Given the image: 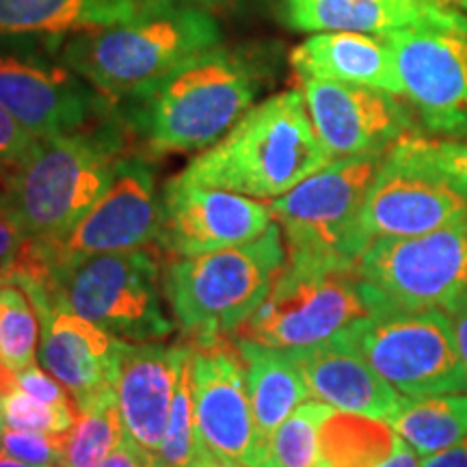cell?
<instances>
[{
    "instance_id": "obj_15",
    "label": "cell",
    "mask_w": 467,
    "mask_h": 467,
    "mask_svg": "<svg viewBox=\"0 0 467 467\" xmlns=\"http://www.w3.org/2000/svg\"><path fill=\"white\" fill-rule=\"evenodd\" d=\"M161 191L150 156L128 150L107 192L67 234L50 243L28 241L52 273L69 262L115 251L143 249L156 241Z\"/></svg>"
},
{
    "instance_id": "obj_27",
    "label": "cell",
    "mask_w": 467,
    "mask_h": 467,
    "mask_svg": "<svg viewBox=\"0 0 467 467\" xmlns=\"http://www.w3.org/2000/svg\"><path fill=\"white\" fill-rule=\"evenodd\" d=\"M78 420L61 440V467H100L104 459L124 441L115 388L78 405Z\"/></svg>"
},
{
    "instance_id": "obj_26",
    "label": "cell",
    "mask_w": 467,
    "mask_h": 467,
    "mask_svg": "<svg viewBox=\"0 0 467 467\" xmlns=\"http://www.w3.org/2000/svg\"><path fill=\"white\" fill-rule=\"evenodd\" d=\"M394 426L385 420L331 409L320 429V446L329 467H375L400 446Z\"/></svg>"
},
{
    "instance_id": "obj_13",
    "label": "cell",
    "mask_w": 467,
    "mask_h": 467,
    "mask_svg": "<svg viewBox=\"0 0 467 467\" xmlns=\"http://www.w3.org/2000/svg\"><path fill=\"white\" fill-rule=\"evenodd\" d=\"M189 342V379L197 441L247 467H273L251 411L247 372L234 336L182 337Z\"/></svg>"
},
{
    "instance_id": "obj_24",
    "label": "cell",
    "mask_w": 467,
    "mask_h": 467,
    "mask_svg": "<svg viewBox=\"0 0 467 467\" xmlns=\"http://www.w3.org/2000/svg\"><path fill=\"white\" fill-rule=\"evenodd\" d=\"M236 337V336H234ZM247 372V389L258 433L266 443L285 418L309 399L299 366L284 348L236 337Z\"/></svg>"
},
{
    "instance_id": "obj_30",
    "label": "cell",
    "mask_w": 467,
    "mask_h": 467,
    "mask_svg": "<svg viewBox=\"0 0 467 467\" xmlns=\"http://www.w3.org/2000/svg\"><path fill=\"white\" fill-rule=\"evenodd\" d=\"M78 405H50L17 385L0 399V429L66 435L78 420Z\"/></svg>"
},
{
    "instance_id": "obj_43",
    "label": "cell",
    "mask_w": 467,
    "mask_h": 467,
    "mask_svg": "<svg viewBox=\"0 0 467 467\" xmlns=\"http://www.w3.org/2000/svg\"><path fill=\"white\" fill-rule=\"evenodd\" d=\"M0 467H33V465H26L22 463V461H16L11 457H0Z\"/></svg>"
},
{
    "instance_id": "obj_23",
    "label": "cell",
    "mask_w": 467,
    "mask_h": 467,
    "mask_svg": "<svg viewBox=\"0 0 467 467\" xmlns=\"http://www.w3.org/2000/svg\"><path fill=\"white\" fill-rule=\"evenodd\" d=\"M143 0H0V39L96 31L141 14Z\"/></svg>"
},
{
    "instance_id": "obj_29",
    "label": "cell",
    "mask_w": 467,
    "mask_h": 467,
    "mask_svg": "<svg viewBox=\"0 0 467 467\" xmlns=\"http://www.w3.org/2000/svg\"><path fill=\"white\" fill-rule=\"evenodd\" d=\"M39 318L26 292L14 284L0 285V361L22 372L37 359Z\"/></svg>"
},
{
    "instance_id": "obj_17",
    "label": "cell",
    "mask_w": 467,
    "mask_h": 467,
    "mask_svg": "<svg viewBox=\"0 0 467 467\" xmlns=\"http://www.w3.org/2000/svg\"><path fill=\"white\" fill-rule=\"evenodd\" d=\"M314 130L331 161L385 154L413 132L409 109L394 93L366 85L301 78Z\"/></svg>"
},
{
    "instance_id": "obj_31",
    "label": "cell",
    "mask_w": 467,
    "mask_h": 467,
    "mask_svg": "<svg viewBox=\"0 0 467 467\" xmlns=\"http://www.w3.org/2000/svg\"><path fill=\"white\" fill-rule=\"evenodd\" d=\"M191 358V355H189ZM197 452V431H195V407H192V392L189 379V361L180 372L175 396L171 405V416L165 440L161 448L150 459L161 467H186Z\"/></svg>"
},
{
    "instance_id": "obj_5",
    "label": "cell",
    "mask_w": 467,
    "mask_h": 467,
    "mask_svg": "<svg viewBox=\"0 0 467 467\" xmlns=\"http://www.w3.org/2000/svg\"><path fill=\"white\" fill-rule=\"evenodd\" d=\"M285 260L277 221L238 247L165 260L162 290L182 337L232 336L266 299Z\"/></svg>"
},
{
    "instance_id": "obj_39",
    "label": "cell",
    "mask_w": 467,
    "mask_h": 467,
    "mask_svg": "<svg viewBox=\"0 0 467 467\" xmlns=\"http://www.w3.org/2000/svg\"><path fill=\"white\" fill-rule=\"evenodd\" d=\"M448 317H451V320H452L454 340H457L461 361H463V368L467 372V306L457 309V312L448 314Z\"/></svg>"
},
{
    "instance_id": "obj_25",
    "label": "cell",
    "mask_w": 467,
    "mask_h": 467,
    "mask_svg": "<svg viewBox=\"0 0 467 467\" xmlns=\"http://www.w3.org/2000/svg\"><path fill=\"white\" fill-rule=\"evenodd\" d=\"M389 424L420 457L446 451L467 440V392L407 399Z\"/></svg>"
},
{
    "instance_id": "obj_11",
    "label": "cell",
    "mask_w": 467,
    "mask_h": 467,
    "mask_svg": "<svg viewBox=\"0 0 467 467\" xmlns=\"http://www.w3.org/2000/svg\"><path fill=\"white\" fill-rule=\"evenodd\" d=\"M368 317L358 266L285 260L266 299L232 336L299 350L329 342Z\"/></svg>"
},
{
    "instance_id": "obj_34",
    "label": "cell",
    "mask_w": 467,
    "mask_h": 467,
    "mask_svg": "<svg viewBox=\"0 0 467 467\" xmlns=\"http://www.w3.org/2000/svg\"><path fill=\"white\" fill-rule=\"evenodd\" d=\"M413 143L426 161L433 162L441 171L454 175L467 184V137L448 139V141H431L413 134Z\"/></svg>"
},
{
    "instance_id": "obj_40",
    "label": "cell",
    "mask_w": 467,
    "mask_h": 467,
    "mask_svg": "<svg viewBox=\"0 0 467 467\" xmlns=\"http://www.w3.org/2000/svg\"><path fill=\"white\" fill-rule=\"evenodd\" d=\"M186 467H247L243 463H236V461L232 459H225V457H219V454L210 452L208 448H203L200 441H197V452L192 461Z\"/></svg>"
},
{
    "instance_id": "obj_4",
    "label": "cell",
    "mask_w": 467,
    "mask_h": 467,
    "mask_svg": "<svg viewBox=\"0 0 467 467\" xmlns=\"http://www.w3.org/2000/svg\"><path fill=\"white\" fill-rule=\"evenodd\" d=\"M221 26L208 9L145 7L130 20L76 33L61 57L110 102L148 89L191 57L221 44Z\"/></svg>"
},
{
    "instance_id": "obj_19",
    "label": "cell",
    "mask_w": 467,
    "mask_h": 467,
    "mask_svg": "<svg viewBox=\"0 0 467 467\" xmlns=\"http://www.w3.org/2000/svg\"><path fill=\"white\" fill-rule=\"evenodd\" d=\"M39 364L74 396L76 405L115 388L126 340L58 306L39 320Z\"/></svg>"
},
{
    "instance_id": "obj_44",
    "label": "cell",
    "mask_w": 467,
    "mask_h": 467,
    "mask_svg": "<svg viewBox=\"0 0 467 467\" xmlns=\"http://www.w3.org/2000/svg\"><path fill=\"white\" fill-rule=\"evenodd\" d=\"M446 5H457V7L467 11V0H443Z\"/></svg>"
},
{
    "instance_id": "obj_16",
    "label": "cell",
    "mask_w": 467,
    "mask_h": 467,
    "mask_svg": "<svg viewBox=\"0 0 467 467\" xmlns=\"http://www.w3.org/2000/svg\"><path fill=\"white\" fill-rule=\"evenodd\" d=\"M273 221L268 203L191 184L175 175L161 191V223L154 244L162 260L195 258L255 241Z\"/></svg>"
},
{
    "instance_id": "obj_38",
    "label": "cell",
    "mask_w": 467,
    "mask_h": 467,
    "mask_svg": "<svg viewBox=\"0 0 467 467\" xmlns=\"http://www.w3.org/2000/svg\"><path fill=\"white\" fill-rule=\"evenodd\" d=\"M420 467H467V440L441 452L422 457Z\"/></svg>"
},
{
    "instance_id": "obj_9",
    "label": "cell",
    "mask_w": 467,
    "mask_h": 467,
    "mask_svg": "<svg viewBox=\"0 0 467 467\" xmlns=\"http://www.w3.org/2000/svg\"><path fill=\"white\" fill-rule=\"evenodd\" d=\"M368 314L467 306V221L411 238H377L358 260Z\"/></svg>"
},
{
    "instance_id": "obj_18",
    "label": "cell",
    "mask_w": 467,
    "mask_h": 467,
    "mask_svg": "<svg viewBox=\"0 0 467 467\" xmlns=\"http://www.w3.org/2000/svg\"><path fill=\"white\" fill-rule=\"evenodd\" d=\"M186 340L124 342L115 375V396L128 440L154 454L165 440L180 372L189 361Z\"/></svg>"
},
{
    "instance_id": "obj_8",
    "label": "cell",
    "mask_w": 467,
    "mask_h": 467,
    "mask_svg": "<svg viewBox=\"0 0 467 467\" xmlns=\"http://www.w3.org/2000/svg\"><path fill=\"white\" fill-rule=\"evenodd\" d=\"M385 154L331 161L268 203L288 260L358 266L368 243L361 213Z\"/></svg>"
},
{
    "instance_id": "obj_48",
    "label": "cell",
    "mask_w": 467,
    "mask_h": 467,
    "mask_svg": "<svg viewBox=\"0 0 467 467\" xmlns=\"http://www.w3.org/2000/svg\"><path fill=\"white\" fill-rule=\"evenodd\" d=\"M52 467H61V465H52Z\"/></svg>"
},
{
    "instance_id": "obj_32",
    "label": "cell",
    "mask_w": 467,
    "mask_h": 467,
    "mask_svg": "<svg viewBox=\"0 0 467 467\" xmlns=\"http://www.w3.org/2000/svg\"><path fill=\"white\" fill-rule=\"evenodd\" d=\"M5 457H11L33 467L58 465L63 435L35 433V431L0 429Z\"/></svg>"
},
{
    "instance_id": "obj_12",
    "label": "cell",
    "mask_w": 467,
    "mask_h": 467,
    "mask_svg": "<svg viewBox=\"0 0 467 467\" xmlns=\"http://www.w3.org/2000/svg\"><path fill=\"white\" fill-rule=\"evenodd\" d=\"M467 221V184L420 154L413 132L385 151L368 191L361 230L377 238H411Z\"/></svg>"
},
{
    "instance_id": "obj_10",
    "label": "cell",
    "mask_w": 467,
    "mask_h": 467,
    "mask_svg": "<svg viewBox=\"0 0 467 467\" xmlns=\"http://www.w3.org/2000/svg\"><path fill=\"white\" fill-rule=\"evenodd\" d=\"M66 39H0V104L35 139L83 130L113 115L102 96L61 57Z\"/></svg>"
},
{
    "instance_id": "obj_21",
    "label": "cell",
    "mask_w": 467,
    "mask_h": 467,
    "mask_svg": "<svg viewBox=\"0 0 467 467\" xmlns=\"http://www.w3.org/2000/svg\"><path fill=\"white\" fill-rule=\"evenodd\" d=\"M288 353L306 379L309 396L337 411L389 422L405 405L407 396L377 375L358 355L337 348L331 342Z\"/></svg>"
},
{
    "instance_id": "obj_3",
    "label": "cell",
    "mask_w": 467,
    "mask_h": 467,
    "mask_svg": "<svg viewBox=\"0 0 467 467\" xmlns=\"http://www.w3.org/2000/svg\"><path fill=\"white\" fill-rule=\"evenodd\" d=\"M128 134L113 115L83 130L39 139L31 154L0 180L28 241L61 238L113 182Z\"/></svg>"
},
{
    "instance_id": "obj_45",
    "label": "cell",
    "mask_w": 467,
    "mask_h": 467,
    "mask_svg": "<svg viewBox=\"0 0 467 467\" xmlns=\"http://www.w3.org/2000/svg\"><path fill=\"white\" fill-rule=\"evenodd\" d=\"M3 454H5L3 452V440H0V457H3Z\"/></svg>"
},
{
    "instance_id": "obj_22",
    "label": "cell",
    "mask_w": 467,
    "mask_h": 467,
    "mask_svg": "<svg viewBox=\"0 0 467 467\" xmlns=\"http://www.w3.org/2000/svg\"><path fill=\"white\" fill-rule=\"evenodd\" d=\"M301 78L366 85L402 96L392 50L381 35L314 33L290 55Z\"/></svg>"
},
{
    "instance_id": "obj_6",
    "label": "cell",
    "mask_w": 467,
    "mask_h": 467,
    "mask_svg": "<svg viewBox=\"0 0 467 467\" xmlns=\"http://www.w3.org/2000/svg\"><path fill=\"white\" fill-rule=\"evenodd\" d=\"M159 251L89 255L52 273V307H66L126 342H162L175 323L165 309Z\"/></svg>"
},
{
    "instance_id": "obj_35",
    "label": "cell",
    "mask_w": 467,
    "mask_h": 467,
    "mask_svg": "<svg viewBox=\"0 0 467 467\" xmlns=\"http://www.w3.org/2000/svg\"><path fill=\"white\" fill-rule=\"evenodd\" d=\"M26 241V234L11 210L3 184H0V275H5L7 268L14 265Z\"/></svg>"
},
{
    "instance_id": "obj_7",
    "label": "cell",
    "mask_w": 467,
    "mask_h": 467,
    "mask_svg": "<svg viewBox=\"0 0 467 467\" xmlns=\"http://www.w3.org/2000/svg\"><path fill=\"white\" fill-rule=\"evenodd\" d=\"M329 342L364 359L407 399L467 392L452 320L441 309L368 314Z\"/></svg>"
},
{
    "instance_id": "obj_41",
    "label": "cell",
    "mask_w": 467,
    "mask_h": 467,
    "mask_svg": "<svg viewBox=\"0 0 467 467\" xmlns=\"http://www.w3.org/2000/svg\"><path fill=\"white\" fill-rule=\"evenodd\" d=\"M420 461L422 457L413 451L411 446L405 441H400V446L396 448V452L389 459H385L383 463H379L375 467H420Z\"/></svg>"
},
{
    "instance_id": "obj_37",
    "label": "cell",
    "mask_w": 467,
    "mask_h": 467,
    "mask_svg": "<svg viewBox=\"0 0 467 467\" xmlns=\"http://www.w3.org/2000/svg\"><path fill=\"white\" fill-rule=\"evenodd\" d=\"M150 465V454L143 451L141 446H137L132 440L124 437V441L102 461L100 467H148Z\"/></svg>"
},
{
    "instance_id": "obj_2",
    "label": "cell",
    "mask_w": 467,
    "mask_h": 467,
    "mask_svg": "<svg viewBox=\"0 0 467 467\" xmlns=\"http://www.w3.org/2000/svg\"><path fill=\"white\" fill-rule=\"evenodd\" d=\"M329 162L303 93L282 91L251 107L178 175L191 184L277 200Z\"/></svg>"
},
{
    "instance_id": "obj_20",
    "label": "cell",
    "mask_w": 467,
    "mask_h": 467,
    "mask_svg": "<svg viewBox=\"0 0 467 467\" xmlns=\"http://www.w3.org/2000/svg\"><path fill=\"white\" fill-rule=\"evenodd\" d=\"M279 14L301 33L364 35L451 25L461 17L443 0H279Z\"/></svg>"
},
{
    "instance_id": "obj_36",
    "label": "cell",
    "mask_w": 467,
    "mask_h": 467,
    "mask_svg": "<svg viewBox=\"0 0 467 467\" xmlns=\"http://www.w3.org/2000/svg\"><path fill=\"white\" fill-rule=\"evenodd\" d=\"M17 385H20L25 392H28L35 399L50 402V405H74V396L57 381L55 377L48 372L39 370L37 364L25 368L22 372H17Z\"/></svg>"
},
{
    "instance_id": "obj_33",
    "label": "cell",
    "mask_w": 467,
    "mask_h": 467,
    "mask_svg": "<svg viewBox=\"0 0 467 467\" xmlns=\"http://www.w3.org/2000/svg\"><path fill=\"white\" fill-rule=\"evenodd\" d=\"M37 141L39 139L26 132L17 124L16 117L0 104V180L7 178L14 169L25 162Z\"/></svg>"
},
{
    "instance_id": "obj_42",
    "label": "cell",
    "mask_w": 467,
    "mask_h": 467,
    "mask_svg": "<svg viewBox=\"0 0 467 467\" xmlns=\"http://www.w3.org/2000/svg\"><path fill=\"white\" fill-rule=\"evenodd\" d=\"M225 3L227 0H143L145 7H197V9H214Z\"/></svg>"
},
{
    "instance_id": "obj_1",
    "label": "cell",
    "mask_w": 467,
    "mask_h": 467,
    "mask_svg": "<svg viewBox=\"0 0 467 467\" xmlns=\"http://www.w3.org/2000/svg\"><path fill=\"white\" fill-rule=\"evenodd\" d=\"M265 66L241 46H214L191 57L148 89L115 102L128 141L141 154H191L213 148L254 107Z\"/></svg>"
},
{
    "instance_id": "obj_28",
    "label": "cell",
    "mask_w": 467,
    "mask_h": 467,
    "mask_svg": "<svg viewBox=\"0 0 467 467\" xmlns=\"http://www.w3.org/2000/svg\"><path fill=\"white\" fill-rule=\"evenodd\" d=\"M329 405L301 402L268 441L273 467H329L320 446V429L331 413Z\"/></svg>"
},
{
    "instance_id": "obj_14",
    "label": "cell",
    "mask_w": 467,
    "mask_h": 467,
    "mask_svg": "<svg viewBox=\"0 0 467 467\" xmlns=\"http://www.w3.org/2000/svg\"><path fill=\"white\" fill-rule=\"evenodd\" d=\"M392 50L402 98L429 132L467 137V17L381 35Z\"/></svg>"
},
{
    "instance_id": "obj_47",
    "label": "cell",
    "mask_w": 467,
    "mask_h": 467,
    "mask_svg": "<svg viewBox=\"0 0 467 467\" xmlns=\"http://www.w3.org/2000/svg\"><path fill=\"white\" fill-rule=\"evenodd\" d=\"M5 284H7V282H5V277H3V275H0V285H5Z\"/></svg>"
},
{
    "instance_id": "obj_46",
    "label": "cell",
    "mask_w": 467,
    "mask_h": 467,
    "mask_svg": "<svg viewBox=\"0 0 467 467\" xmlns=\"http://www.w3.org/2000/svg\"><path fill=\"white\" fill-rule=\"evenodd\" d=\"M148 467H161V465H156V463H154V461H151V459H150V465H148Z\"/></svg>"
}]
</instances>
